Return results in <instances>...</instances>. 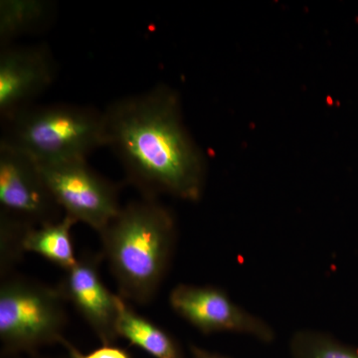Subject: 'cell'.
Wrapping results in <instances>:
<instances>
[{"mask_svg":"<svg viewBox=\"0 0 358 358\" xmlns=\"http://www.w3.org/2000/svg\"><path fill=\"white\" fill-rule=\"evenodd\" d=\"M107 148L143 197L199 201L206 160L183 122L178 92L159 84L117 99L103 110Z\"/></svg>","mask_w":358,"mask_h":358,"instance_id":"obj_1","label":"cell"},{"mask_svg":"<svg viewBox=\"0 0 358 358\" xmlns=\"http://www.w3.org/2000/svg\"><path fill=\"white\" fill-rule=\"evenodd\" d=\"M120 296L138 305L154 300L171 266L176 244V218L152 197L122 207L100 233Z\"/></svg>","mask_w":358,"mask_h":358,"instance_id":"obj_2","label":"cell"},{"mask_svg":"<svg viewBox=\"0 0 358 358\" xmlns=\"http://www.w3.org/2000/svg\"><path fill=\"white\" fill-rule=\"evenodd\" d=\"M1 122L0 143L37 164L87 159L98 148L107 147L103 110L89 106L34 103Z\"/></svg>","mask_w":358,"mask_h":358,"instance_id":"obj_3","label":"cell"},{"mask_svg":"<svg viewBox=\"0 0 358 358\" xmlns=\"http://www.w3.org/2000/svg\"><path fill=\"white\" fill-rule=\"evenodd\" d=\"M58 289L7 275L0 286V341L6 357L33 353L64 338L68 317Z\"/></svg>","mask_w":358,"mask_h":358,"instance_id":"obj_4","label":"cell"},{"mask_svg":"<svg viewBox=\"0 0 358 358\" xmlns=\"http://www.w3.org/2000/svg\"><path fill=\"white\" fill-rule=\"evenodd\" d=\"M37 164L63 213L75 222L100 233L121 210L119 187L96 173L87 159Z\"/></svg>","mask_w":358,"mask_h":358,"instance_id":"obj_5","label":"cell"},{"mask_svg":"<svg viewBox=\"0 0 358 358\" xmlns=\"http://www.w3.org/2000/svg\"><path fill=\"white\" fill-rule=\"evenodd\" d=\"M0 213L31 227L64 216L38 164L20 150L0 143Z\"/></svg>","mask_w":358,"mask_h":358,"instance_id":"obj_6","label":"cell"},{"mask_svg":"<svg viewBox=\"0 0 358 358\" xmlns=\"http://www.w3.org/2000/svg\"><path fill=\"white\" fill-rule=\"evenodd\" d=\"M174 312L204 334L236 333L272 343L275 331L265 320L238 306L222 289L180 284L171 292Z\"/></svg>","mask_w":358,"mask_h":358,"instance_id":"obj_7","label":"cell"},{"mask_svg":"<svg viewBox=\"0 0 358 358\" xmlns=\"http://www.w3.org/2000/svg\"><path fill=\"white\" fill-rule=\"evenodd\" d=\"M57 62L47 44L7 45L0 50L1 122L34 105L57 77Z\"/></svg>","mask_w":358,"mask_h":358,"instance_id":"obj_8","label":"cell"},{"mask_svg":"<svg viewBox=\"0 0 358 358\" xmlns=\"http://www.w3.org/2000/svg\"><path fill=\"white\" fill-rule=\"evenodd\" d=\"M102 254L84 253L74 267L66 271L58 289L74 306L103 345H114L117 331L119 294L110 293L102 281Z\"/></svg>","mask_w":358,"mask_h":358,"instance_id":"obj_9","label":"cell"},{"mask_svg":"<svg viewBox=\"0 0 358 358\" xmlns=\"http://www.w3.org/2000/svg\"><path fill=\"white\" fill-rule=\"evenodd\" d=\"M119 294L117 331L154 358H186L178 341L164 329L138 315Z\"/></svg>","mask_w":358,"mask_h":358,"instance_id":"obj_10","label":"cell"},{"mask_svg":"<svg viewBox=\"0 0 358 358\" xmlns=\"http://www.w3.org/2000/svg\"><path fill=\"white\" fill-rule=\"evenodd\" d=\"M55 13V4L47 0H1L0 1V46L32 34L48 25Z\"/></svg>","mask_w":358,"mask_h":358,"instance_id":"obj_11","label":"cell"},{"mask_svg":"<svg viewBox=\"0 0 358 358\" xmlns=\"http://www.w3.org/2000/svg\"><path fill=\"white\" fill-rule=\"evenodd\" d=\"M75 224L72 218L64 215L56 222L30 228L23 238V250L38 254L65 271L69 270L78 262L71 237V229Z\"/></svg>","mask_w":358,"mask_h":358,"instance_id":"obj_12","label":"cell"},{"mask_svg":"<svg viewBox=\"0 0 358 358\" xmlns=\"http://www.w3.org/2000/svg\"><path fill=\"white\" fill-rule=\"evenodd\" d=\"M293 358H358V350L315 331H296L289 341Z\"/></svg>","mask_w":358,"mask_h":358,"instance_id":"obj_13","label":"cell"},{"mask_svg":"<svg viewBox=\"0 0 358 358\" xmlns=\"http://www.w3.org/2000/svg\"><path fill=\"white\" fill-rule=\"evenodd\" d=\"M31 226L0 213V271L1 278L7 277L11 268L24 253L22 242Z\"/></svg>","mask_w":358,"mask_h":358,"instance_id":"obj_14","label":"cell"},{"mask_svg":"<svg viewBox=\"0 0 358 358\" xmlns=\"http://www.w3.org/2000/svg\"><path fill=\"white\" fill-rule=\"evenodd\" d=\"M60 343L64 346L70 358H133L128 350L117 348L114 345H103L102 348H98L94 352L84 355L74 345H71L65 338L61 341Z\"/></svg>","mask_w":358,"mask_h":358,"instance_id":"obj_15","label":"cell"},{"mask_svg":"<svg viewBox=\"0 0 358 358\" xmlns=\"http://www.w3.org/2000/svg\"><path fill=\"white\" fill-rule=\"evenodd\" d=\"M190 353H192V358H228L217 353L208 352L194 345H190Z\"/></svg>","mask_w":358,"mask_h":358,"instance_id":"obj_16","label":"cell"},{"mask_svg":"<svg viewBox=\"0 0 358 358\" xmlns=\"http://www.w3.org/2000/svg\"><path fill=\"white\" fill-rule=\"evenodd\" d=\"M31 358H41V357H31Z\"/></svg>","mask_w":358,"mask_h":358,"instance_id":"obj_17","label":"cell"}]
</instances>
